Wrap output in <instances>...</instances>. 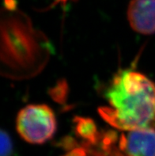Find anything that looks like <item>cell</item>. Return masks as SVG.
<instances>
[{"label": "cell", "mask_w": 155, "mask_h": 156, "mask_svg": "<svg viewBox=\"0 0 155 156\" xmlns=\"http://www.w3.org/2000/svg\"><path fill=\"white\" fill-rule=\"evenodd\" d=\"M75 121L76 133L81 137L84 138L86 143L92 144L97 140L99 133L97 131L96 125L92 120L83 117H76Z\"/></svg>", "instance_id": "obj_4"}, {"label": "cell", "mask_w": 155, "mask_h": 156, "mask_svg": "<svg viewBox=\"0 0 155 156\" xmlns=\"http://www.w3.org/2000/svg\"><path fill=\"white\" fill-rule=\"evenodd\" d=\"M5 5L6 9L9 10H14L15 8V1L14 0H5Z\"/></svg>", "instance_id": "obj_6"}, {"label": "cell", "mask_w": 155, "mask_h": 156, "mask_svg": "<svg viewBox=\"0 0 155 156\" xmlns=\"http://www.w3.org/2000/svg\"><path fill=\"white\" fill-rule=\"evenodd\" d=\"M107 106L98 113L118 130L155 128V83L134 70H124L111 80L105 92Z\"/></svg>", "instance_id": "obj_1"}, {"label": "cell", "mask_w": 155, "mask_h": 156, "mask_svg": "<svg viewBox=\"0 0 155 156\" xmlns=\"http://www.w3.org/2000/svg\"><path fill=\"white\" fill-rule=\"evenodd\" d=\"M16 129L20 136L27 143L42 144L55 134V113L44 104L29 105L19 111L16 119Z\"/></svg>", "instance_id": "obj_2"}, {"label": "cell", "mask_w": 155, "mask_h": 156, "mask_svg": "<svg viewBox=\"0 0 155 156\" xmlns=\"http://www.w3.org/2000/svg\"><path fill=\"white\" fill-rule=\"evenodd\" d=\"M13 153V144L6 131H1V156H11Z\"/></svg>", "instance_id": "obj_5"}, {"label": "cell", "mask_w": 155, "mask_h": 156, "mask_svg": "<svg viewBox=\"0 0 155 156\" xmlns=\"http://www.w3.org/2000/svg\"><path fill=\"white\" fill-rule=\"evenodd\" d=\"M127 15L134 31L144 35L155 34V0H132Z\"/></svg>", "instance_id": "obj_3"}, {"label": "cell", "mask_w": 155, "mask_h": 156, "mask_svg": "<svg viewBox=\"0 0 155 156\" xmlns=\"http://www.w3.org/2000/svg\"><path fill=\"white\" fill-rule=\"evenodd\" d=\"M67 1H68V0H56L57 3H58V2H62V3H63V4L66 3Z\"/></svg>", "instance_id": "obj_7"}]
</instances>
